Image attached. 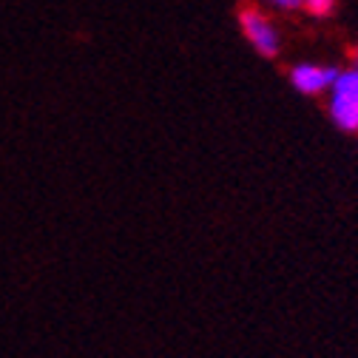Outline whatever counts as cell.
I'll return each instance as SVG.
<instances>
[{"mask_svg": "<svg viewBox=\"0 0 358 358\" xmlns=\"http://www.w3.org/2000/svg\"><path fill=\"white\" fill-rule=\"evenodd\" d=\"M301 9L313 17H327L336 9V0H301Z\"/></svg>", "mask_w": 358, "mask_h": 358, "instance_id": "4", "label": "cell"}, {"mask_svg": "<svg viewBox=\"0 0 358 358\" xmlns=\"http://www.w3.org/2000/svg\"><path fill=\"white\" fill-rule=\"evenodd\" d=\"M338 69L336 66H322V63H299L290 69V83L299 94H322V92H330V85L336 80Z\"/></svg>", "mask_w": 358, "mask_h": 358, "instance_id": "3", "label": "cell"}, {"mask_svg": "<svg viewBox=\"0 0 358 358\" xmlns=\"http://www.w3.org/2000/svg\"><path fill=\"white\" fill-rule=\"evenodd\" d=\"M239 29H242L245 40L253 46L256 55H262V57H267V60L279 57V52H282V34H279L276 23L267 17L262 9H256V6H242V9H239Z\"/></svg>", "mask_w": 358, "mask_h": 358, "instance_id": "2", "label": "cell"}, {"mask_svg": "<svg viewBox=\"0 0 358 358\" xmlns=\"http://www.w3.org/2000/svg\"><path fill=\"white\" fill-rule=\"evenodd\" d=\"M330 120L341 131H358V66L338 69L330 85Z\"/></svg>", "mask_w": 358, "mask_h": 358, "instance_id": "1", "label": "cell"}, {"mask_svg": "<svg viewBox=\"0 0 358 358\" xmlns=\"http://www.w3.org/2000/svg\"><path fill=\"white\" fill-rule=\"evenodd\" d=\"M262 3H267L276 12H296V9H301V0H262Z\"/></svg>", "mask_w": 358, "mask_h": 358, "instance_id": "5", "label": "cell"}]
</instances>
